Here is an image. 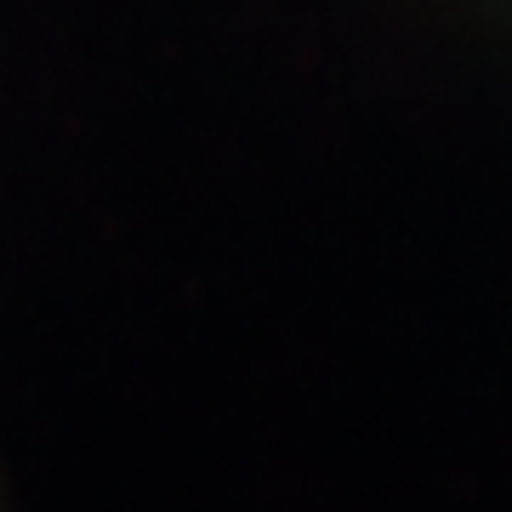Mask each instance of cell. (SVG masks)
I'll use <instances>...</instances> for the list:
<instances>
[]
</instances>
